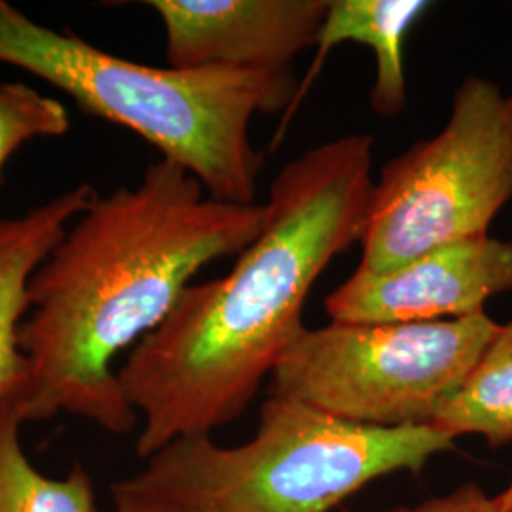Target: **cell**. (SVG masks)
<instances>
[{
	"label": "cell",
	"instance_id": "cell-1",
	"mask_svg": "<svg viewBox=\"0 0 512 512\" xmlns=\"http://www.w3.org/2000/svg\"><path fill=\"white\" fill-rule=\"evenodd\" d=\"M374 139L344 135L306 150L270 184L258 238L234 268L192 283L118 368L141 420L137 456L211 435L249 408L306 329L304 306L336 256L359 243L374 188Z\"/></svg>",
	"mask_w": 512,
	"mask_h": 512
},
{
	"label": "cell",
	"instance_id": "cell-8",
	"mask_svg": "<svg viewBox=\"0 0 512 512\" xmlns=\"http://www.w3.org/2000/svg\"><path fill=\"white\" fill-rule=\"evenodd\" d=\"M175 69L293 71L317 44L329 0H150Z\"/></svg>",
	"mask_w": 512,
	"mask_h": 512
},
{
	"label": "cell",
	"instance_id": "cell-6",
	"mask_svg": "<svg viewBox=\"0 0 512 512\" xmlns=\"http://www.w3.org/2000/svg\"><path fill=\"white\" fill-rule=\"evenodd\" d=\"M499 323L471 317L304 329L268 380V395L378 429L433 425Z\"/></svg>",
	"mask_w": 512,
	"mask_h": 512
},
{
	"label": "cell",
	"instance_id": "cell-4",
	"mask_svg": "<svg viewBox=\"0 0 512 512\" xmlns=\"http://www.w3.org/2000/svg\"><path fill=\"white\" fill-rule=\"evenodd\" d=\"M456 440L433 425L378 429L268 397L253 439L173 440L129 480L190 512H330L395 473H421Z\"/></svg>",
	"mask_w": 512,
	"mask_h": 512
},
{
	"label": "cell",
	"instance_id": "cell-3",
	"mask_svg": "<svg viewBox=\"0 0 512 512\" xmlns=\"http://www.w3.org/2000/svg\"><path fill=\"white\" fill-rule=\"evenodd\" d=\"M0 63L67 93L90 116L129 129L181 165L220 202L256 203L264 156L251 141L256 114L293 109L294 71L150 67L54 31L0 0Z\"/></svg>",
	"mask_w": 512,
	"mask_h": 512
},
{
	"label": "cell",
	"instance_id": "cell-13",
	"mask_svg": "<svg viewBox=\"0 0 512 512\" xmlns=\"http://www.w3.org/2000/svg\"><path fill=\"white\" fill-rule=\"evenodd\" d=\"M71 129L67 107L25 82L0 80V183L8 160L35 139H54Z\"/></svg>",
	"mask_w": 512,
	"mask_h": 512
},
{
	"label": "cell",
	"instance_id": "cell-14",
	"mask_svg": "<svg viewBox=\"0 0 512 512\" xmlns=\"http://www.w3.org/2000/svg\"><path fill=\"white\" fill-rule=\"evenodd\" d=\"M351 512V511H340ZM382 512H499L494 497L486 494L476 482H465L448 494L431 497L420 505H399Z\"/></svg>",
	"mask_w": 512,
	"mask_h": 512
},
{
	"label": "cell",
	"instance_id": "cell-7",
	"mask_svg": "<svg viewBox=\"0 0 512 512\" xmlns=\"http://www.w3.org/2000/svg\"><path fill=\"white\" fill-rule=\"evenodd\" d=\"M512 291V241L478 236L435 247L384 272L357 268L325 300L330 321L361 325L471 317Z\"/></svg>",
	"mask_w": 512,
	"mask_h": 512
},
{
	"label": "cell",
	"instance_id": "cell-5",
	"mask_svg": "<svg viewBox=\"0 0 512 512\" xmlns=\"http://www.w3.org/2000/svg\"><path fill=\"white\" fill-rule=\"evenodd\" d=\"M512 198V95L467 76L446 126L391 158L374 181L359 268L384 272L435 247L486 236Z\"/></svg>",
	"mask_w": 512,
	"mask_h": 512
},
{
	"label": "cell",
	"instance_id": "cell-15",
	"mask_svg": "<svg viewBox=\"0 0 512 512\" xmlns=\"http://www.w3.org/2000/svg\"><path fill=\"white\" fill-rule=\"evenodd\" d=\"M110 495H112L110 512H190L167 499L156 497L137 488L129 478L116 480L110 486Z\"/></svg>",
	"mask_w": 512,
	"mask_h": 512
},
{
	"label": "cell",
	"instance_id": "cell-10",
	"mask_svg": "<svg viewBox=\"0 0 512 512\" xmlns=\"http://www.w3.org/2000/svg\"><path fill=\"white\" fill-rule=\"evenodd\" d=\"M433 2L425 0H329L327 16L317 37V54L310 73L300 84L293 109H298L304 93L319 76L327 55L344 42H355L374 52L376 76L370 92V107L380 118H397L408 103L404 71V42ZM283 124V126H285Z\"/></svg>",
	"mask_w": 512,
	"mask_h": 512
},
{
	"label": "cell",
	"instance_id": "cell-12",
	"mask_svg": "<svg viewBox=\"0 0 512 512\" xmlns=\"http://www.w3.org/2000/svg\"><path fill=\"white\" fill-rule=\"evenodd\" d=\"M16 401H0V512H99L92 475L76 463L61 478L42 475L21 444Z\"/></svg>",
	"mask_w": 512,
	"mask_h": 512
},
{
	"label": "cell",
	"instance_id": "cell-9",
	"mask_svg": "<svg viewBox=\"0 0 512 512\" xmlns=\"http://www.w3.org/2000/svg\"><path fill=\"white\" fill-rule=\"evenodd\" d=\"M97 196L90 184H78L18 217L0 215V401L18 403L27 384L19 329L29 310V281Z\"/></svg>",
	"mask_w": 512,
	"mask_h": 512
},
{
	"label": "cell",
	"instance_id": "cell-16",
	"mask_svg": "<svg viewBox=\"0 0 512 512\" xmlns=\"http://www.w3.org/2000/svg\"><path fill=\"white\" fill-rule=\"evenodd\" d=\"M495 509L499 512H512V484L494 497Z\"/></svg>",
	"mask_w": 512,
	"mask_h": 512
},
{
	"label": "cell",
	"instance_id": "cell-2",
	"mask_svg": "<svg viewBox=\"0 0 512 512\" xmlns=\"http://www.w3.org/2000/svg\"><path fill=\"white\" fill-rule=\"evenodd\" d=\"M264 203L205 196L181 165L150 164L135 186L97 196L29 281L19 329L23 423L71 414L112 435L139 423L114 361L158 329L192 279L260 234Z\"/></svg>",
	"mask_w": 512,
	"mask_h": 512
},
{
	"label": "cell",
	"instance_id": "cell-11",
	"mask_svg": "<svg viewBox=\"0 0 512 512\" xmlns=\"http://www.w3.org/2000/svg\"><path fill=\"white\" fill-rule=\"evenodd\" d=\"M433 427L456 440L478 435L492 448L512 442V321L499 325Z\"/></svg>",
	"mask_w": 512,
	"mask_h": 512
}]
</instances>
